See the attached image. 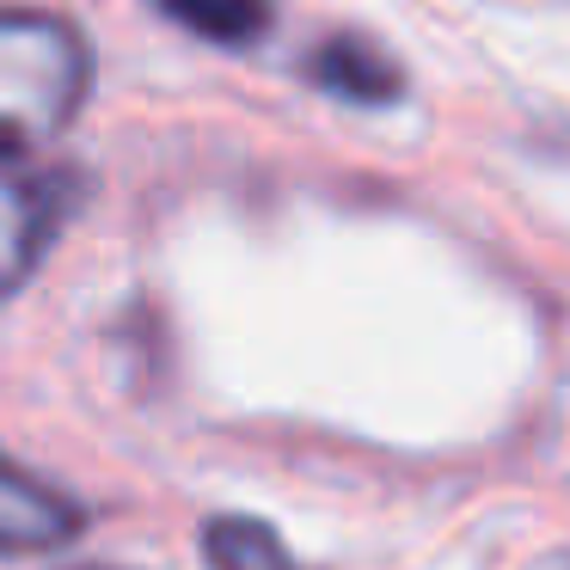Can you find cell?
Instances as JSON below:
<instances>
[{
	"instance_id": "6da1fadb",
	"label": "cell",
	"mask_w": 570,
	"mask_h": 570,
	"mask_svg": "<svg viewBox=\"0 0 570 570\" xmlns=\"http://www.w3.org/2000/svg\"><path fill=\"white\" fill-rule=\"evenodd\" d=\"M92 87V50L62 13L0 7V154L56 141Z\"/></svg>"
},
{
	"instance_id": "7a4b0ae2",
	"label": "cell",
	"mask_w": 570,
	"mask_h": 570,
	"mask_svg": "<svg viewBox=\"0 0 570 570\" xmlns=\"http://www.w3.org/2000/svg\"><path fill=\"white\" fill-rule=\"evenodd\" d=\"M75 185L56 173H26V166H0V301L19 295L38 258L50 252L56 227L68 215Z\"/></svg>"
},
{
	"instance_id": "3957f363",
	"label": "cell",
	"mask_w": 570,
	"mask_h": 570,
	"mask_svg": "<svg viewBox=\"0 0 570 570\" xmlns=\"http://www.w3.org/2000/svg\"><path fill=\"white\" fill-rule=\"evenodd\" d=\"M80 533V509L0 454V552H50Z\"/></svg>"
},
{
	"instance_id": "277c9868",
	"label": "cell",
	"mask_w": 570,
	"mask_h": 570,
	"mask_svg": "<svg viewBox=\"0 0 570 570\" xmlns=\"http://www.w3.org/2000/svg\"><path fill=\"white\" fill-rule=\"evenodd\" d=\"M301 68H307L313 87L332 92V99H344V105H399L405 99V68H399L381 43L356 38V31L325 38L320 50H307Z\"/></svg>"
},
{
	"instance_id": "5b68a950",
	"label": "cell",
	"mask_w": 570,
	"mask_h": 570,
	"mask_svg": "<svg viewBox=\"0 0 570 570\" xmlns=\"http://www.w3.org/2000/svg\"><path fill=\"white\" fill-rule=\"evenodd\" d=\"M173 26H185L190 38L222 43V50H246L271 31L276 0H154Z\"/></svg>"
},
{
	"instance_id": "8992f818",
	"label": "cell",
	"mask_w": 570,
	"mask_h": 570,
	"mask_svg": "<svg viewBox=\"0 0 570 570\" xmlns=\"http://www.w3.org/2000/svg\"><path fill=\"white\" fill-rule=\"evenodd\" d=\"M203 552H209L215 570H301L288 558V546L252 515H215L203 528Z\"/></svg>"
}]
</instances>
